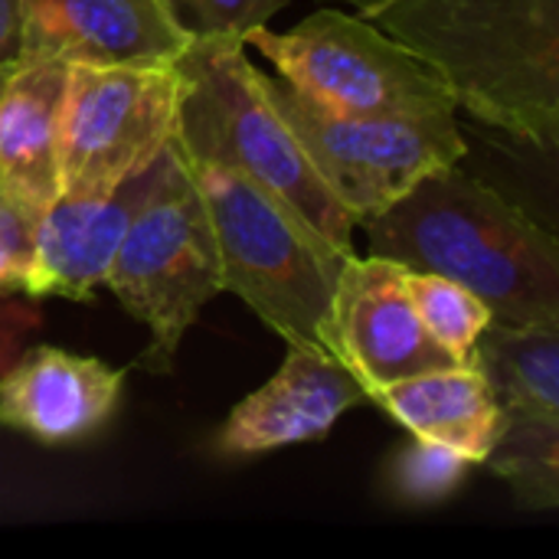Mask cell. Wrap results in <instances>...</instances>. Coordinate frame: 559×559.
Here are the masks:
<instances>
[{
  "instance_id": "cell-14",
  "label": "cell",
  "mask_w": 559,
  "mask_h": 559,
  "mask_svg": "<svg viewBox=\"0 0 559 559\" xmlns=\"http://www.w3.org/2000/svg\"><path fill=\"white\" fill-rule=\"evenodd\" d=\"M69 62L23 56L0 79V187L39 216L59 197V121Z\"/></svg>"
},
{
  "instance_id": "cell-17",
  "label": "cell",
  "mask_w": 559,
  "mask_h": 559,
  "mask_svg": "<svg viewBox=\"0 0 559 559\" xmlns=\"http://www.w3.org/2000/svg\"><path fill=\"white\" fill-rule=\"evenodd\" d=\"M485 465L511 485L521 508H559V413L498 409V432Z\"/></svg>"
},
{
  "instance_id": "cell-20",
  "label": "cell",
  "mask_w": 559,
  "mask_h": 559,
  "mask_svg": "<svg viewBox=\"0 0 559 559\" xmlns=\"http://www.w3.org/2000/svg\"><path fill=\"white\" fill-rule=\"evenodd\" d=\"M190 39L233 36L265 26L288 0H160Z\"/></svg>"
},
{
  "instance_id": "cell-19",
  "label": "cell",
  "mask_w": 559,
  "mask_h": 559,
  "mask_svg": "<svg viewBox=\"0 0 559 559\" xmlns=\"http://www.w3.org/2000/svg\"><path fill=\"white\" fill-rule=\"evenodd\" d=\"M472 465L475 462H468L462 452L413 436V442L400 445L386 462L383 485L403 508H436L462 488Z\"/></svg>"
},
{
  "instance_id": "cell-6",
  "label": "cell",
  "mask_w": 559,
  "mask_h": 559,
  "mask_svg": "<svg viewBox=\"0 0 559 559\" xmlns=\"http://www.w3.org/2000/svg\"><path fill=\"white\" fill-rule=\"evenodd\" d=\"M259 82L314 174L357 226L396 203L426 174L465 157L455 111L344 115L308 98L282 75L259 69Z\"/></svg>"
},
{
  "instance_id": "cell-5",
  "label": "cell",
  "mask_w": 559,
  "mask_h": 559,
  "mask_svg": "<svg viewBox=\"0 0 559 559\" xmlns=\"http://www.w3.org/2000/svg\"><path fill=\"white\" fill-rule=\"evenodd\" d=\"M105 285L147 328L151 341L141 364L154 373L174 367L183 334L206 301L223 292L206 206L177 138L167 144L164 167L128 223Z\"/></svg>"
},
{
  "instance_id": "cell-10",
  "label": "cell",
  "mask_w": 559,
  "mask_h": 559,
  "mask_svg": "<svg viewBox=\"0 0 559 559\" xmlns=\"http://www.w3.org/2000/svg\"><path fill=\"white\" fill-rule=\"evenodd\" d=\"M370 403L357 377L331 350L311 344H288L275 377L236 403L216 436V452L246 459L298 442L324 439L334 423Z\"/></svg>"
},
{
  "instance_id": "cell-3",
  "label": "cell",
  "mask_w": 559,
  "mask_h": 559,
  "mask_svg": "<svg viewBox=\"0 0 559 559\" xmlns=\"http://www.w3.org/2000/svg\"><path fill=\"white\" fill-rule=\"evenodd\" d=\"M177 141L187 157L223 164L275 197L298 223L337 252H354L357 223L308 164L292 128L262 92L246 43L233 36L193 39L177 59Z\"/></svg>"
},
{
  "instance_id": "cell-23",
  "label": "cell",
  "mask_w": 559,
  "mask_h": 559,
  "mask_svg": "<svg viewBox=\"0 0 559 559\" xmlns=\"http://www.w3.org/2000/svg\"><path fill=\"white\" fill-rule=\"evenodd\" d=\"M3 75H7V72H0V79H3Z\"/></svg>"
},
{
  "instance_id": "cell-15",
  "label": "cell",
  "mask_w": 559,
  "mask_h": 559,
  "mask_svg": "<svg viewBox=\"0 0 559 559\" xmlns=\"http://www.w3.org/2000/svg\"><path fill=\"white\" fill-rule=\"evenodd\" d=\"M370 403L386 409L409 436L442 442L475 465L485 462L498 432V403L475 364L390 383L377 390Z\"/></svg>"
},
{
  "instance_id": "cell-2",
  "label": "cell",
  "mask_w": 559,
  "mask_h": 559,
  "mask_svg": "<svg viewBox=\"0 0 559 559\" xmlns=\"http://www.w3.org/2000/svg\"><path fill=\"white\" fill-rule=\"evenodd\" d=\"M360 229L370 255L465 285L498 324H559L557 236L459 164L426 174Z\"/></svg>"
},
{
  "instance_id": "cell-1",
  "label": "cell",
  "mask_w": 559,
  "mask_h": 559,
  "mask_svg": "<svg viewBox=\"0 0 559 559\" xmlns=\"http://www.w3.org/2000/svg\"><path fill=\"white\" fill-rule=\"evenodd\" d=\"M455 108L547 154L559 141V0H354Z\"/></svg>"
},
{
  "instance_id": "cell-4",
  "label": "cell",
  "mask_w": 559,
  "mask_h": 559,
  "mask_svg": "<svg viewBox=\"0 0 559 559\" xmlns=\"http://www.w3.org/2000/svg\"><path fill=\"white\" fill-rule=\"evenodd\" d=\"M187 167L206 206L223 292L242 298L288 344L334 354L331 301L350 252L318 239L275 197L223 164L187 157Z\"/></svg>"
},
{
  "instance_id": "cell-16",
  "label": "cell",
  "mask_w": 559,
  "mask_h": 559,
  "mask_svg": "<svg viewBox=\"0 0 559 559\" xmlns=\"http://www.w3.org/2000/svg\"><path fill=\"white\" fill-rule=\"evenodd\" d=\"M475 367L498 409L559 413V324H498L475 341Z\"/></svg>"
},
{
  "instance_id": "cell-18",
  "label": "cell",
  "mask_w": 559,
  "mask_h": 559,
  "mask_svg": "<svg viewBox=\"0 0 559 559\" xmlns=\"http://www.w3.org/2000/svg\"><path fill=\"white\" fill-rule=\"evenodd\" d=\"M403 285H406V295H409L419 321L436 337V344L442 350H449L455 357V364L472 367L475 341L491 324L488 305L478 295H472L465 285L452 282L445 275H436V272L403 269Z\"/></svg>"
},
{
  "instance_id": "cell-11",
  "label": "cell",
  "mask_w": 559,
  "mask_h": 559,
  "mask_svg": "<svg viewBox=\"0 0 559 559\" xmlns=\"http://www.w3.org/2000/svg\"><path fill=\"white\" fill-rule=\"evenodd\" d=\"M190 43L160 0H23V56L170 66Z\"/></svg>"
},
{
  "instance_id": "cell-21",
  "label": "cell",
  "mask_w": 559,
  "mask_h": 559,
  "mask_svg": "<svg viewBox=\"0 0 559 559\" xmlns=\"http://www.w3.org/2000/svg\"><path fill=\"white\" fill-rule=\"evenodd\" d=\"M36 216L0 187V288H23L33 262Z\"/></svg>"
},
{
  "instance_id": "cell-12",
  "label": "cell",
  "mask_w": 559,
  "mask_h": 559,
  "mask_svg": "<svg viewBox=\"0 0 559 559\" xmlns=\"http://www.w3.org/2000/svg\"><path fill=\"white\" fill-rule=\"evenodd\" d=\"M164 154L124 180L105 197H56L33 229V262L23 292L33 298H72L85 301L98 285H105L108 265L128 233L131 216L151 193Z\"/></svg>"
},
{
  "instance_id": "cell-7",
  "label": "cell",
  "mask_w": 559,
  "mask_h": 559,
  "mask_svg": "<svg viewBox=\"0 0 559 559\" xmlns=\"http://www.w3.org/2000/svg\"><path fill=\"white\" fill-rule=\"evenodd\" d=\"M308 98L344 115L455 111L442 79L364 16L318 10L285 33L255 26L242 36Z\"/></svg>"
},
{
  "instance_id": "cell-13",
  "label": "cell",
  "mask_w": 559,
  "mask_h": 559,
  "mask_svg": "<svg viewBox=\"0 0 559 559\" xmlns=\"http://www.w3.org/2000/svg\"><path fill=\"white\" fill-rule=\"evenodd\" d=\"M124 370L62 347H29L0 377V426L43 445L95 436L121 403Z\"/></svg>"
},
{
  "instance_id": "cell-8",
  "label": "cell",
  "mask_w": 559,
  "mask_h": 559,
  "mask_svg": "<svg viewBox=\"0 0 559 559\" xmlns=\"http://www.w3.org/2000/svg\"><path fill=\"white\" fill-rule=\"evenodd\" d=\"M177 66H69L59 121V193L105 197L177 138Z\"/></svg>"
},
{
  "instance_id": "cell-9",
  "label": "cell",
  "mask_w": 559,
  "mask_h": 559,
  "mask_svg": "<svg viewBox=\"0 0 559 559\" xmlns=\"http://www.w3.org/2000/svg\"><path fill=\"white\" fill-rule=\"evenodd\" d=\"M331 341L341 364L367 390V400L400 380L455 367L419 321L403 265L380 255H347L331 301Z\"/></svg>"
},
{
  "instance_id": "cell-22",
  "label": "cell",
  "mask_w": 559,
  "mask_h": 559,
  "mask_svg": "<svg viewBox=\"0 0 559 559\" xmlns=\"http://www.w3.org/2000/svg\"><path fill=\"white\" fill-rule=\"evenodd\" d=\"M23 59V0H0V72Z\"/></svg>"
}]
</instances>
